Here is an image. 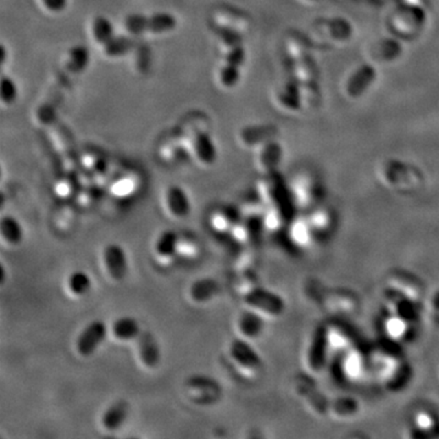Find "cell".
<instances>
[{
	"label": "cell",
	"mask_w": 439,
	"mask_h": 439,
	"mask_svg": "<svg viewBox=\"0 0 439 439\" xmlns=\"http://www.w3.org/2000/svg\"><path fill=\"white\" fill-rule=\"evenodd\" d=\"M177 27V19L168 11L144 15V36H163Z\"/></svg>",
	"instance_id": "8"
},
{
	"label": "cell",
	"mask_w": 439,
	"mask_h": 439,
	"mask_svg": "<svg viewBox=\"0 0 439 439\" xmlns=\"http://www.w3.org/2000/svg\"><path fill=\"white\" fill-rule=\"evenodd\" d=\"M103 262L109 277L115 282H121L128 273V259L125 249L120 244H108L103 250Z\"/></svg>",
	"instance_id": "4"
},
{
	"label": "cell",
	"mask_w": 439,
	"mask_h": 439,
	"mask_svg": "<svg viewBox=\"0 0 439 439\" xmlns=\"http://www.w3.org/2000/svg\"><path fill=\"white\" fill-rule=\"evenodd\" d=\"M179 243V234H176L172 229H166L155 240V245H154L155 254L160 259L168 260V259L174 258L175 255L177 254Z\"/></svg>",
	"instance_id": "17"
},
{
	"label": "cell",
	"mask_w": 439,
	"mask_h": 439,
	"mask_svg": "<svg viewBox=\"0 0 439 439\" xmlns=\"http://www.w3.org/2000/svg\"><path fill=\"white\" fill-rule=\"evenodd\" d=\"M401 55V48L399 43L393 39H377L374 43L370 44L366 48V58H369L370 63L390 65L393 61L398 60Z\"/></svg>",
	"instance_id": "5"
},
{
	"label": "cell",
	"mask_w": 439,
	"mask_h": 439,
	"mask_svg": "<svg viewBox=\"0 0 439 439\" xmlns=\"http://www.w3.org/2000/svg\"><path fill=\"white\" fill-rule=\"evenodd\" d=\"M136 47V38L121 33L110 39L108 43L104 44L102 53L106 59H122L127 55L132 54Z\"/></svg>",
	"instance_id": "10"
},
{
	"label": "cell",
	"mask_w": 439,
	"mask_h": 439,
	"mask_svg": "<svg viewBox=\"0 0 439 439\" xmlns=\"http://www.w3.org/2000/svg\"><path fill=\"white\" fill-rule=\"evenodd\" d=\"M92 286V278L89 276V273L82 270H77L70 273V276L67 277V281H66L67 292L75 298L86 297L88 293L91 292Z\"/></svg>",
	"instance_id": "19"
},
{
	"label": "cell",
	"mask_w": 439,
	"mask_h": 439,
	"mask_svg": "<svg viewBox=\"0 0 439 439\" xmlns=\"http://www.w3.org/2000/svg\"><path fill=\"white\" fill-rule=\"evenodd\" d=\"M256 317L253 315L244 314L239 319V328L245 336L253 337L258 332V324Z\"/></svg>",
	"instance_id": "25"
},
{
	"label": "cell",
	"mask_w": 439,
	"mask_h": 439,
	"mask_svg": "<svg viewBox=\"0 0 439 439\" xmlns=\"http://www.w3.org/2000/svg\"><path fill=\"white\" fill-rule=\"evenodd\" d=\"M1 104L4 106H9L16 102L19 95L16 83L12 81L11 77L3 76L1 78Z\"/></svg>",
	"instance_id": "23"
},
{
	"label": "cell",
	"mask_w": 439,
	"mask_h": 439,
	"mask_svg": "<svg viewBox=\"0 0 439 439\" xmlns=\"http://www.w3.org/2000/svg\"><path fill=\"white\" fill-rule=\"evenodd\" d=\"M221 291L220 283L212 277H203L190 284V298L195 304H207L218 295Z\"/></svg>",
	"instance_id": "9"
},
{
	"label": "cell",
	"mask_w": 439,
	"mask_h": 439,
	"mask_svg": "<svg viewBox=\"0 0 439 439\" xmlns=\"http://www.w3.org/2000/svg\"><path fill=\"white\" fill-rule=\"evenodd\" d=\"M108 336V326L102 320L88 324L76 339V352L81 358H91Z\"/></svg>",
	"instance_id": "1"
},
{
	"label": "cell",
	"mask_w": 439,
	"mask_h": 439,
	"mask_svg": "<svg viewBox=\"0 0 439 439\" xmlns=\"http://www.w3.org/2000/svg\"><path fill=\"white\" fill-rule=\"evenodd\" d=\"M89 64V52L83 45H75L66 52L63 66L69 74L80 75Z\"/></svg>",
	"instance_id": "16"
},
{
	"label": "cell",
	"mask_w": 439,
	"mask_h": 439,
	"mask_svg": "<svg viewBox=\"0 0 439 439\" xmlns=\"http://www.w3.org/2000/svg\"><path fill=\"white\" fill-rule=\"evenodd\" d=\"M39 8L50 15H58L67 9L69 0H37Z\"/></svg>",
	"instance_id": "24"
},
{
	"label": "cell",
	"mask_w": 439,
	"mask_h": 439,
	"mask_svg": "<svg viewBox=\"0 0 439 439\" xmlns=\"http://www.w3.org/2000/svg\"><path fill=\"white\" fill-rule=\"evenodd\" d=\"M190 154L203 166H212L217 159V149L209 132L192 131L190 133Z\"/></svg>",
	"instance_id": "3"
},
{
	"label": "cell",
	"mask_w": 439,
	"mask_h": 439,
	"mask_svg": "<svg viewBox=\"0 0 439 439\" xmlns=\"http://www.w3.org/2000/svg\"><path fill=\"white\" fill-rule=\"evenodd\" d=\"M300 1L306 5H321L325 3L326 0H300Z\"/></svg>",
	"instance_id": "26"
},
{
	"label": "cell",
	"mask_w": 439,
	"mask_h": 439,
	"mask_svg": "<svg viewBox=\"0 0 439 439\" xmlns=\"http://www.w3.org/2000/svg\"><path fill=\"white\" fill-rule=\"evenodd\" d=\"M137 354L139 363L148 370L157 369L161 361V350L157 338L150 332H142L137 338Z\"/></svg>",
	"instance_id": "6"
},
{
	"label": "cell",
	"mask_w": 439,
	"mask_h": 439,
	"mask_svg": "<svg viewBox=\"0 0 439 439\" xmlns=\"http://www.w3.org/2000/svg\"><path fill=\"white\" fill-rule=\"evenodd\" d=\"M376 72L372 66H358L348 74L343 82V92L349 99H358L374 85Z\"/></svg>",
	"instance_id": "2"
},
{
	"label": "cell",
	"mask_w": 439,
	"mask_h": 439,
	"mask_svg": "<svg viewBox=\"0 0 439 439\" xmlns=\"http://www.w3.org/2000/svg\"><path fill=\"white\" fill-rule=\"evenodd\" d=\"M111 335L119 341H133L141 336V325L132 316H121L113 322Z\"/></svg>",
	"instance_id": "14"
},
{
	"label": "cell",
	"mask_w": 439,
	"mask_h": 439,
	"mask_svg": "<svg viewBox=\"0 0 439 439\" xmlns=\"http://www.w3.org/2000/svg\"><path fill=\"white\" fill-rule=\"evenodd\" d=\"M215 80L223 89H232L240 81V66L223 61L215 72Z\"/></svg>",
	"instance_id": "20"
},
{
	"label": "cell",
	"mask_w": 439,
	"mask_h": 439,
	"mask_svg": "<svg viewBox=\"0 0 439 439\" xmlns=\"http://www.w3.org/2000/svg\"><path fill=\"white\" fill-rule=\"evenodd\" d=\"M0 234L3 240L9 245H19L23 239L25 232L16 217L6 215L0 220Z\"/></svg>",
	"instance_id": "18"
},
{
	"label": "cell",
	"mask_w": 439,
	"mask_h": 439,
	"mask_svg": "<svg viewBox=\"0 0 439 439\" xmlns=\"http://www.w3.org/2000/svg\"><path fill=\"white\" fill-rule=\"evenodd\" d=\"M229 355L236 363L244 368L255 366L258 363V358L255 352L251 350V348L245 341H239V339H236L231 343Z\"/></svg>",
	"instance_id": "21"
},
{
	"label": "cell",
	"mask_w": 439,
	"mask_h": 439,
	"mask_svg": "<svg viewBox=\"0 0 439 439\" xmlns=\"http://www.w3.org/2000/svg\"><path fill=\"white\" fill-rule=\"evenodd\" d=\"M165 205L168 214L175 218H185L192 212L190 196L182 187L170 185L165 192Z\"/></svg>",
	"instance_id": "7"
},
{
	"label": "cell",
	"mask_w": 439,
	"mask_h": 439,
	"mask_svg": "<svg viewBox=\"0 0 439 439\" xmlns=\"http://www.w3.org/2000/svg\"><path fill=\"white\" fill-rule=\"evenodd\" d=\"M260 150H259V161H260L262 168L264 166H269V165H275L277 163V160L280 159L281 155V146L278 143L273 141H269L261 144Z\"/></svg>",
	"instance_id": "22"
},
{
	"label": "cell",
	"mask_w": 439,
	"mask_h": 439,
	"mask_svg": "<svg viewBox=\"0 0 439 439\" xmlns=\"http://www.w3.org/2000/svg\"><path fill=\"white\" fill-rule=\"evenodd\" d=\"M273 100L278 108L291 114H295L302 108L298 88H292L289 85H281L280 87H277L273 93Z\"/></svg>",
	"instance_id": "15"
},
{
	"label": "cell",
	"mask_w": 439,
	"mask_h": 439,
	"mask_svg": "<svg viewBox=\"0 0 439 439\" xmlns=\"http://www.w3.org/2000/svg\"><path fill=\"white\" fill-rule=\"evenodd\" d=\"M88 36L93 43L102 48L104 44L108 43L110 39L116 36L114 23L103 15L94 16L88 26Z\"/></svg>",
	"instance_id": "13"
},
{
	"label": "cell",
	"mask_w": 439,
	"mask_h": 439,
	"mask_svg": "<svg viewBox=\"0 0 439 439\" xmlns=\"http://www.w3.org/2000/svg\"><path fill=\"white\" fill-rule=\"evenodd\" d=\"M128 404L124 401L113 403L110 407L103 412L100 423L102 427L108 432H116L125 425L128 418Z\"/></svg>",
	"instance_id": "11"
},
{
	"label": "cell",
	"mask_w": 439,
	"mask_h": 439,
	"mask_svg": "<svg viewBox=\"0 0 439 439\" xmlns=\"http://www.w3.org/2000/svg\"><path fill=\"white\" fill-rule=\"evenodd\" d=\"M276 135V127L271 125L247 126L238 133L239 141L245 146H260L266 142L271 141Z\"/></svg>",
	"instance_id": "12"
}]
</instances>
